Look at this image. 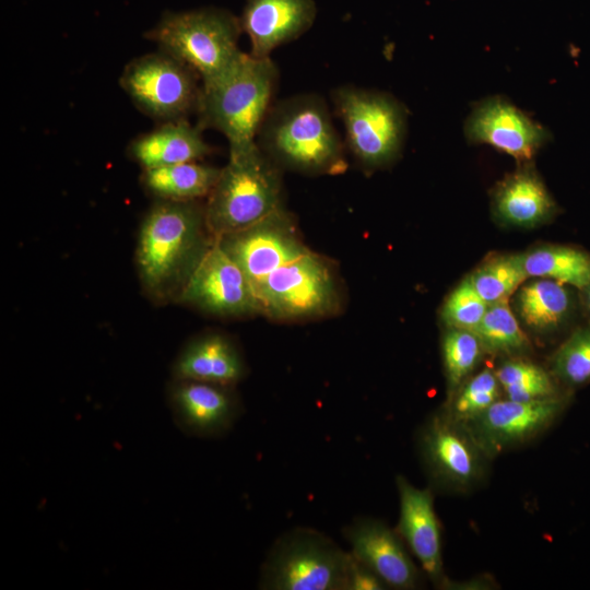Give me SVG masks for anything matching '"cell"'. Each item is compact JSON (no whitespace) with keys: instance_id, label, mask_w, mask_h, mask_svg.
<instances>
[{"instance_id":"6da1fadb","label":"cell","mask_w":590,"mask_h":590,"mask_svg":"<svg viewBox=\"0 0 590 590\" xmlns=\"http://www.w3.org/2000/svg\"><path fill=\"white\" fill-rule=\"evenodd\" d=\"M256 142L279 167L307 174H333L346 166L345 142L333 123L328 104L316 93L274 102Z\"/></svg>"},{"instance_id":"7a4b0ae2","label":"cell","mask_w":590,"mask_h":590,"mask_svg":"<svg viewBox=\"0 0 590 590\" xmlns=\"http://www.w3.org/2000/svg\"><path fill=\"white\" fill-rule=\"evenodd\" d=\"M279 74L270 57L241 51L219 76L201 83L198 126L221 132L228 141L229 153L252 146L274 103Z\"/></svg>"},{"instance_id":"3957f363","label":"cell","mask_w":590,"mask_h":590,"mask_svg":"<svg viewBox=\"0 0 590 590\" xmlns=\"http://www.w3.org/2000/svg\"><path fill=\"white\" fill-rule=\"evenodd\" d=\"M205 229L204 208L196 201L161 200L152 206L140 229L137 264L153 297L178 295L212 240Z\"/></svg>"},{"instance_id":"277c9868","label":"cell","mask_w":590,"mask_h":590,"mask_svg":"<svg viewBox=\"0 0 590 590\" xmlns=\"http://www.w3.org/2000/svg\"><path fill=\"white\" fill-rule=\"evenodd\" d=\"M280 167L258 146L229 153L208 196L204 216L213 237L244 229L282 208Z\"/></svg>"},{"instance_id":"5b68a950","label":"cell","mask_w":590,"mask_h":590,"mask_svg":"<svg viewBox=\"0 0 590 590\" xmlns=\"http://www.w3.org/2000/svg\"><path fill=\"white\" fill-rule=\"evenodd\" d=\"M239 17L219 8L170 12L146 34L160 50L189 66L206 83L224 72L243 51Z\"/></svg>"},{"instance_id":"8992f818","label":"cell","mask_w":590,"mask_h":590,"mask_svg":"<svg viewBox=\"0 0 590 590\" xmlns=\"http://www.w3.org/2000/svg\"><path fill=\"white\" fill-rule=\"evenodd\" d=\"M344 128L345 146L367 168H379L400 155L408 129L405 106L389 93L341 85L331 92Z\"/></svg>"},{"instance_id":"52a82bcc","label":"cell","mask_w":590,"mask_h":590,"mask_svg":"<svg viewBox=\"0 0 590 590\" xmlns=\"http://www.w3.org/2000/svg\"><path fill=\"white\" fill-rule=\"evenodd\" d=\"M351 553L323 533L295 528L270 550L259 586L268 590H347Z\"/></svg>"},{"instance_id":"ba28073f","label":"cell","mask_w":590,"mask_h":590,"mask_svg":"<svg viewBox=\"0 0 590 590\" xmlns=\"http://www.w3.org/2000/svg\"><path fill=\"white\" fill-rule=\"evenodd\" d=\"M199 81L189 66L162 50L131 60L119 79L134 105L162 122L186 119L197 110Z\"/></svg>"},{"instance_id":"9c48e42d","label":"cell","mask_w":590,"mask_h":590,"mask_svg":"<svg viewBox=\"0 0 590 590\" xmlns=\"http://www.w3.org/2000/svg\"><path fill=\"white\" fill-rule=\"evenodd\" d=\"M259 312L300 319L335 310L339 294L327 260L308 250L269 274L255 292Z\"/></svg>"},{"instance_id":"30bf717a","label":"cell","mask_w":590,"mask_h":590,"mask_svg":"<svg viewBox=\"0 0 590 590\" xmlns=\"http://www.w3.org/2000/svg\"><path fill=\"white\" fill-rule=\"evenodd\" d=\"M418 451L433 483L455 491H469L485 475L488 457L464 423L446 410L430 416L417 438Z\"/></svg>"},{"instance_id":"8fae6325","label":"cell","mask_w":590,"mask_h":590,"mask_svg":"<svg viewBox=\"0 0 590 590\" xmlns=\"http://www.w3.org/2000/svg\"><path fill=\"white\" fill-rule=\"evenodd\" d=\"M178 299L219 316L259 312L246 275L215 237L186 279Z\"/></svg>"},{"instance_id":"7c38bea8","label":"cell","mask_w":590,"mask_h":590,"mask_svg":"<svg viewBox=\"0 0 590 590\" xmlns=\"http://www.w3.org/2000/svg\"><path fill=\"white\" fill-rule=\"evenodd\" d=\"M215 238L244 272L253 293L269 274L309 250L283 206L244 229Z\"/></svg>"},{"instance_id":"4fadbf2b","label":"cell","mask_w":590,"mask_h":590,"mask_svg":"<svg viewBox=\"0 0 590 590\" xmlns=\"http://www.w3.org/2000/svg\"><path fill=\"white\" fill-rule=\"evenodd\" d=\"M566 399L498 400L464 423L488 458L522 445L547 429L562 414Z\"/></svg>"},{"instance_id":"5bb4252c","label":"cell","mask_w":590,"mask_h":590,"mask_svg":"<svg viewBox=\"0 0 590 590\" xmlns=\"http://www.w3.org/2000/svg\"><path fill=\"white\" fill-rule=\"evenodd\" d=\"M472 144H488L520 163H528L550 139V132L502 96L479 102L464 123Z\"/></svg>"},{"instance_id":"9a60e30c","label":"cell","mask_w":590,"mask_h":590,"mask_svg":"<svg viewBox=\"0 0 590 590\" xmlns=\"http://www.w3.org/2000/svg\"><path fill=\"white\" fill-rule=\"evenodd\" d=\"M351 554L374 571L387 588L410 590L420 585L421 575L399 533L384 521L356 518L343 530Z\"/></svg>"},{"instance_id":"2e32d148","label":"cell","mask_w":590,"mask_h":590,"mask_svg":"<svg viewBox=\"0 0 590 590\" xmlns=\"http://www.w3.org/2000/svg\"><path fill=\"white\" fill-rule=\"evenodd\" d=\"M174 421L185 434L217 437L229 430L240 414L231 386L176 379L169 391Z\"/></svg>"},{"instance_id":"e0dca14e","label":"cell","mask_w":590,"mask_h":590,"mask_svg":"<svg viewBox=\"0 0 590 590\" xmlns=\"http://www.w3.org/2000/svg\"><path fill=\"white\" fill-rule=\"evenodd\" d=\"M399 493L397 532L435 586H446L441 532L430 488H418L404 476L396 479Z\"/></svg>"},{"instance_id":"ac0fdd59","label":"cell","mask_w":590,"mask_h":590,"mask_svg":"<svg viewBox=\"0 0 590 590\" xmlns=\"http://www.w3.org/2000/svg\"><path fill=\"white\" fill-rule=\"evenodd\" d=\"M314 0H247L239 17L255 57H270L280 46L305 34L314 24Z\"/></svg>"},{"instance_id":"d6986e66","label":"cell","mask_w":590,"mask_h":590,"mask_svg":"<svg viewBox=\"0 0 590 590\" xmlns=\"http://www.w3.org/2000/svg\"><path fill=\"white\" fill-rule=\"evenodd\" d=\"M210 152L202 129L191 125L187 118L163 122L129 145L130 155L143 169L197 162Z\"/></svg>"},{"instance_id":"ffe728a7","label":"cell","mask_w":590,"mask_h":590,"mask_svg":"<svg viewBox=\"0 0 590 590\" xmlns=\"http://www.w3.org/2000/svg\"><path fill=\"white\" fill-rule=\"evenodd\" d=\"M495 214L516 226H534L547 220L556 210L536 172L524 165L502 180L493 192Z\"/></svg>"},{"instance_id":"44dd1931","label":"cell","mask_w":590,"mask_h":590,"mask_svg":"<svg viewBox=\"0 0 590 590\" xmlns=\"http://www.w3.org/2000/svg\"><path fill=\"white\" fill-rule=\"evenodd\" d=\"M244 359L231 340L208 334L192 341L178 356L176 379H189L233 386L245 375Z\"/></svg>"},{"instance_id":"7402d4cb","label":"cell","mask_w":590,"mask_h":590,"mask_svg":"<svg viewBox=\"0 0 590 590\" xmlns=\"http://www.w3.org/2000/svg\"><path fill=\"white\" fill-rule=\"evenodd\" d=\"M221 168L197 162L143 169L144 188L161 200L196 201L208 197Z\"/></svg>"},{"instance_id":"603a6c76","label":"cell","mask_w":590,"mask_h":590,"mask_svg":"<svg viewBox=\"0 0 590 590\" xmlns=\"http://www.w3.org/2000/svg\"><path fill=\"white\" fill-rule=\"evenodd\" d=\"M571 304L565 284L541 278L522 285L516 298L519 317L526 326L536 331L559 327L569 316Z\"/></svg>"},{"instance_id":"cb8c5ba5","label":"cell","mask_w":590,"mask_h":590,"mask_svg":"<svg viewBox=\"0 0 590 590\" xmlns=\"http://www.w3.org/2000/svg\"><path fill=\"white\" fill-rule=\"evenodd\" d=\"M528 278L550 279L582 290L590 283V256L566 246H544L522 255Z\"/></svg>"},{"instance_id":"d4e9b609","label":"cell","mask_w":590,"mask_h":590,"mask_svg":"<svg viewBox=\"0 0 590 590\" xmlns=\"http://www.w3.org/2000/svg\"><path fill=\"white\" fill-rule=\"evenodd\" d=\"M528 278L522 255L485 260L468 279L487 305L508 300Z\"/></svg>"},{"instance_id":"484cf974","label":"cell","mask_w":590,"mask_h":590,"mask_svg":"<svg viewBox=\"0 0 590 590\" xmlns=\"http://www.w3.org/2000/svg\"><path fill=\"white\" fill-rule=\"evenodd\" d=\"M495 374L506 399L534 401L558 396L550 374L541 366L527 359H507L496 369Z\"/></svg>"},{"instance_id":"4316f807","label":"cell","mask_w":590,"mask_h":590,"mask_svg":"<svg viewBox=\"0 0 590 590\" xmlns=\"http://www.w3.org/2000/svg\"><path fill=\"white\" fill-rule=\"evenodd\" d=\"M473 332L481 340L484 350L492 353L514 355L524 352L529 346L528 338L508 300L488 305Z\"/></svg>"},{"instance_id":"83f0119b","label":"cell","mask_w":590,"mask_h":590,"mask_svg":"<svg viewBox=\"0 0 590 590\" xmlns=\"http://www.w3.org/2000/svg\"><path fill=\"white\" fill-rule=\"evenodd\" d=\"M483 351L484 346L473 331L449 328L445 333L441 352L449 397L476 368Z\"/></svg>"},{"instance_id":"f1b7e54d","label":"cell","mask_w":590,"mask_h":590,"mask_svg":"<svg viewBox=\"0 0 590 590\" xmlns=\"http://www.w3.org/2000/svg\"><path fill=\"white\" fill-rule=\"evenodd\" d=\"M502 387L495 371L485 368L469 377L449 397L446 412L456 421L468 423L499 400Z\"/></svg>"},{"instance_id":"f546056e","label":"cell","mask_w":590,"mask_h":590,"mask_svg":"<svg viewBox=\"0 0 590 590\" xmlns=\"http://www.w3.org/2000/svg\"><path fill=\"white\" fill-rule=\"evenodd\" d=\"M552 367L556 377L570 387L590 380V326L571 333L554 354Z\"/></svg>"},{"instance_id":"4dcf8cb0","label":"cell","mask_w":590,"mask_h":590,"mask_svg":"<svg viewBox=\"0 0 590 590\" xmlns=\"http://www.w3.org/2000/svg\"><path fill=\"white\" fill-rule=\"evenodd\" d=\"M487 307L467 278L446 298L441 316L449 328L474 331Z\"/></svg>"},{"instance_id":"1f68e13d","label":"cell","mask_w":590,"mask_h":590,"mask_svg":"<svg viewBox=\"0 0 590 590\" xmlns=\"http://www.w3.org/2000/svg\"><path fill=\"white\" fill-rule=\"evenodd\" d=\"M384 581L351 554L347 590H382Z\"/></svg>"},{"instance_id":"d6a6232c","label":"cell","mask_w":590,"mask_h":590,"mask_svg":"<svg viewBox=\"0 0 590 590\" xmlns=\"http://www.w3.org/2000/svg\"><path fill=\"white\" fill-rule=\"evenodd\" d=\"M580 291L582 293L583 303L590 312V283Z\"/></svg>"}]
</instances>
